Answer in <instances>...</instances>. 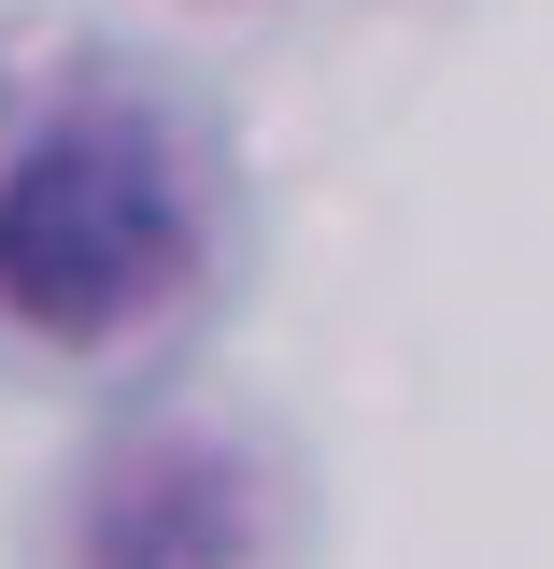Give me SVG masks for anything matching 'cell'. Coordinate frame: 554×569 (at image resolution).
<instances>
[{
    "label": "cell",
    "instance_id": "6da1fadb",
    "mask_svg": "<svg viewBox=\"0 0 554 569\" xmlns=\"http://www.w3.org/2000/svg\"><path fill=\"white\" fill-rule=\"evenodd\" d=\"M185 284V200L142 142L71 129L0 186V299L58 342H100Z\"/></svg>",
    "mask_w": 554,
    "mask_h": 569
}]
</instances>
